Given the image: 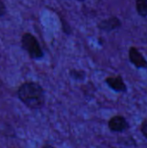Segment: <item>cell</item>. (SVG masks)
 I'll use <instances>...</instances> for the list:
<instances>
[{"label": "cell", "instance_id": "obj_10", "mask_svg": "<svg viewBox=\"0 0 147 148\" xmlns=\"http://www.w3.org/2000/svg\"><path fill=\"white\" fill-rule=\"evenodd\" d=\"M6 12V7L3 0H0V16H3Z\"/></svg>", "mask_w": 147, "mask_h": 148}, {"label": "cell", "instance_id": "obj_6", "mask_svg": "<svg viewBox=\"0 0 147 148\" xmlns=\"http://www.w3.org/2000/svg\"><path fill=\"white\" fill-rule=\"evenodd\" d=\"M107 85L116 92H125L126 90V86L121 76H110L106 79Z\"/></svg>", "mask_w": 147, "mask_h": 148}, {"label": "cell", "instance_id": "obj_11", "mask_svg": "<svg viewBox=\"0 0 147 148\" xmlns=\"http://www.w3.org/2000/svg\"><path fill=\"white\" fill-rule=\"evenodd\" d=\"M42 148H55L53 147H51V146H45V147H43Z\"/></svg>", "mask_w": 147, "mask_h": 148}, {"label": "cell", "instance_id": "obj_9", "mask_svg": "<svg viewBox=\"0 0 147 148\" xmlns=\"http://www.w3.org/2000/svg\"><path fill=\"white\" fill-rule=\"evenodd\" d=\"M141 132H142L143 135L147 139V120L145 121L141 125Z\"/></svg>", "mask_w": 147, "mask_h": 148}, {"label": "cell", "instance_id": "obj_7", "mask_svg": "<svg viewBox=\"0 0 147 148\" xmlns=\"http://www.w3.org/2000/svg\"><path fill=\"white\" fill-rule=\"evenodd\" d=\"M136 9L141 16H147V0H137L136 2Z\"/></svg>", "mask_w": 147, "mask_h": 148}, {"label": "cell", "instance_id": "obj_3", "mask_svg": "<svg viewBox=\"0 0 147 148\" xmlns=\"http://www.w3.org/2000/svg\"><path fill=\"white\" fill-rule=\"evenodd\" d=\"M129 59L131 62L138 69L147 68V61L142 54L134 47H132L129 50Z\"/></svg>", "mask_w": 147, "mask_h": 148}, {"label": "cell", "instance_id": "obj_2", "mask_svg": "<svg viewBox=\"0 0 147 148\" xmlns=\"http://www.w3.org/2000/svg\"><path fill=\"white\" fill-rule=\"evenodd\" d=\"M22 47L28 52L32 59H40L43 56V52L36 38L30 33H24L22 36Z\"/></svg>", "mask_w": 147, "mask_h": 148}, {"label": "cell", "instance_id": "obj_12", "mask_svg": "<svg viewBox=\"0 0 147 148\" xmlns=\"http://www.w3.org/2000/svg\"><path fill=\"white\" fill-rule=\"evenodd\" d=\"M78 1H84V0H78Z\"/></svg>", "mask_w": 147, "mask_h": 148}, {"label": "cell", "instance_id": "obj_4", "mask_svg": "<svg viewBox=\"0 0 147 148\" xmlns=\"http://www.w3.org/2000/svg\"><path fill=\"white\" fill-rule=\"evenodd\" d=\"M108 126L109 128L113 132H123L127 129L128 123L123 116L116 115L109 121Z\"/></svg>", "mask_w": 147, "mask_h": 148}, {"label": "cell", "instance_id": "obj_5", "mask_svg": "<svg viewBox=\"0 0 147 148\" xmlns=\"http://www.w3.org/2000/svg\"><path fill=\"white\" fill-rule=\"evenodd\" d=\"M120 25H121V23H120V19L115 16H113V17H110V18L101 21L98 24V27L101 30L109 32L115 29H118L119 27H120Z\"/></svg>", "mask_w": 147, "mask_h": 148}, {"label": "cell", "instance_id": "obj_1", "mask_svg": "<svg viewBox=\"0 0 147 148\" xmlns=\"http://www.w3.org/2000/svg\"><path fill=\"white\" fill-rule=\"evenodd\" d=\"M17 95L20 101L30 109L42 108L45 102L44 90L36 82L23 83L17 90Z\"/></svg>", "mask_w": 147, "mask_h": 148}, {"label": "cell", "instance_id": "obj_8", "mask_svg": "<svg viewBox=\"0 0 147 148\" xmlns=\"http://www.w3.org/2000/svg\"><path fill=\"white\" fill-rule=\"evenodd\" d=\"M69 74L75 80H83L85 77V72L81 70H71Z\"/></svg>", "mask_w": 147, "mask_h": 148}]
</instances>
